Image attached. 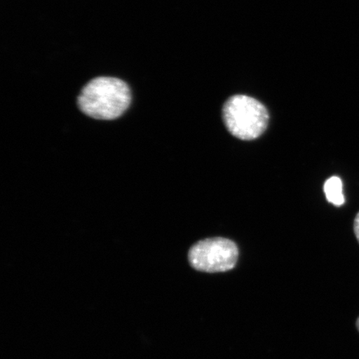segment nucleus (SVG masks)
Instances as JSON below:
<instances>
[{"instance_id":"nucleus-1","label":"nucleus","mask_w":359,"mask_h":359,"mask_svg":"<svg viewBox=\"0 0 359 359\" xmlns=\"http://www.w3.org/2000/svg\"><path fill=\"white\" fill-rule=\"evenodd\" d=\"M132 102V91L123 80L109 76L94 78L81 90L79 109L89 118L110 121L120 118Z\"/></svg>"},{"instance_id":"nucleus-6","label":"nucleus","mask_w":359,"mask_h":359,"mask_svg":"<svg viewBox=\"0 0 359 359\" xmlns=\"http://www.w3.org/2000/svg\"><path fill=\"white\" fill-rule=\"evenodd\" d=\"M356 325H357V327H358V330L359 331V318H358V320H357V323H356Z\"/></svg>"},{"instance_id":"nucleus-2","label":"nucleus","mask_w":359,"mask_h":359,"mask_svg":"<svg viewBox=\"0 0 359 359\" xmlns=\"http://www.w3.org/2000/svg\"><path fill=\"white\" fill-rule=\"evenodd\" d=\"M222 118L229 133L241 140H255L266 131L269 115L262 102L246 95H235L224 102Z\"/></svg>"},{"instance_id":"nucleus-5","label":"nucleus","mask_w":359,"mask_h":359,"mask_svg":"<svg viewBox=\"0 0 359 359\" xmlns=\"http://www.w3.org/2000/svg\"><path fill=\"white\" fill-rule=\"evenodd\" d=\"M353 230L359 243V212L357 214L355 219H354Z\"/></svg>"},{"instance_id":"nucleus-4","label":"nucleus","mask_w":359,"mask_h":359,"mask_svg":"<svg viewBox=\"0 0 359 359\" xmlns=\"http://www.w3.org/2000/svg\"><path fill=\"white\" fill-rule=\"evenodd\" d=\"M324 191L326 198L330 203L340 206L344 204L343 183L338 177H332L325 183Z\"/></svg>"},{"instance_id":"nucleus-3","label":"nucleus","mask_w":359,"mask_h":359,"mask_svg":"<svg viewBox=\"0 0 359 359\" xmlns=\"http://www.w3.org/2000/svg\"><path fill=\"white\" fill-rule=\"evenodd\" d=\"M239 250L235 242L226 238H210L202 240L188 253L192 268L206 273L226 272L235 268Z\"/></svg>"}]
</instances>
